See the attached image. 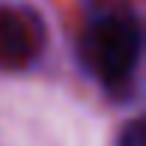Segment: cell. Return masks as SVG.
Wrapping results in <instances>:
<instances>
[{"label": "cell", "instance_id": "1", "mask_svg": "<svg viewBox=\"0 0 146 146\" xmlns=\"http://www.w3.org/2000/svg\"><path fill=\"white\" fill-rule=\"evenodd\" d=\"M143 57V24L131 6H110L90 18L81 33V63L110 96L122 98L134 87Z\"/></svg>", "mask_w": 146, "mask_h": 146}, {"label": "cell", "instance_id": "2", "mask_svg": "<svg viewBox=\"0 0 146 146\" xmlns=\"http://www.w3.org/2000/svg\"><path fill=\"white\" fill-rule=\"evenodd\" d=\"M48 48L45 18L33 6H0V72H24Z\"/></svg>", "mask_w": 146, "mask_h": 146}, {"label": "cell", "instance_id": "3", "mask_svg": "<svg viewBox=\"0 0 146 146\" xmlns=\"http://www.w3.org/2000/svg\"><path fill=\"white\" fill-rule=\"evenodd\" d=\"M119 146H146V119L134 116L119 131Z\"/></svg>", "mask_w": 146, "mask_h": 146}]
</instances>
